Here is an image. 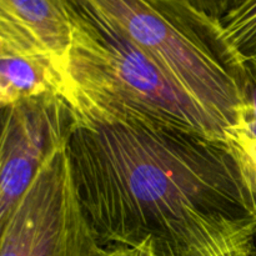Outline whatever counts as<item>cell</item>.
Returning <instances> with one entry per match:
<instances>
[{
  "mask_svg": "<svg viewBox=\"0 0 256 256\" xmlns=\"http://www.w3.org/2000/svg\"><path fill=\"white\" fill-rule=\"evenodd\" d=\"M72 42L62 98L80 125H130L225 140L229 128L84 0H64Z\"/></svg>",
  "mask_w": 256,
  "mask_h": 256,
  "instance_id": "7a4b0ae2",
  "label": "cell"
},
{
  "mask_svg": "<svg viewBox=\"0 0 256 256\" xmlns=\"http://www.w3.org/2000/svg\"><path fill=\"white\" fill-rule=\"evenodd\" d=\"M96 256H155L154 250L150 246H124V245H110L104 246Z\"/></svg>",
  "mask_w": 256,
  "mask_h": 256,
  "instance_id": "4fadbf2b",
  "label": "cell"
},
{
  "mask_svg": "<svg viewBox=\"0 0 256 256\" xmlns=\"http://www.w3.org/2000/svg\"><path fill=\"white\" fill-rule=\"evenodd\" d=\"M102 246L182 256L209 222L256 219V198L225 140L130 125H75L68 142Z\"/></svg>",
  "mask_w": 256,
  "mask_h": 256,
  "instance_id": "6da1fadb",
  "label": "cell"
},
{
  "mask_svg": "<svg viewBox=\"0 0 256 256\" xmlns=\"http://www.w3.org/2000/svg\"><path fill=\"white\" fill-rule=\"evenodd\" d=\"M2 109L0 220L26 192L46 158L69 142L76 125L70 105L56 94Z\"/></svg>",
  "mask_w": 256,
  "mask_h": 256,
  "instance_id": "5b68a950",
  "label": "cell"
},
{
  "mask_svg": "<svg viewBox=\"0 0 256 256\" xmlns=\"http://www.w3.org/2000/svg\"><path fill=\"white\" fill-rule=\"evenodd\" d=\"M0 222V256H96L104 248L80 200L68 142Z\"/></svg>",
  "mask_w": 256,
  "mask_h": 256,
  "instance_id": "277c9868",
  "label": "cell"
},
{
  "mask_svg": "<svg viewBox=\"0 0 256 256\" xmlns=\"http://www.w3.org/2000/svg\"><path fill=\"white\" fill-rule=\"evenodd\" d=\"M225 35L245 60L256 59V0H244L222 19Z\"/></svg>",
  "mask_w": 256,
  "mask_h": 256,
  "instance_id": "9c48e42d",
  "label": "cell"
},
{
  "mask_svg": "<svg viewBox=\"0 0 256 256\" xmlns=\"http://www.w3.org/2000/svg\"><path fill=\"white\" fill-rule=\"evenodd\" d=\"M189 2L202 12L222 20L244 0H189Z\"/></svg>",
  "mask_w": 256,
  "mask_h": 256,
  "instance_id": "7c38bea8",
  "label": "cell"
},
{
  "mask_svg": "<svg viewBox=\"0 0 256 256\" xmlns=\"http://www.w3.org/2000/svg\"><path fill=\"white\" fill-rule=\"evenodd\" d=\"M112 20L228 128L242 109L246 60L222 20L189 0H84Z\"/></svg>",
  "mask_w": 256,
  "mask_h": 256,
  "instance_id": "3957f363",
  "label": "cell"
},
{
  "mask_svg": "<svg viewBox=\"0 0 256 256\" xmlns=\"http://www.w3.org/2000/svg\"><path fill=\"white\" fill-rule=\"evenodd\" d=\"M250 256H256V234L254 236V240H252V254Z\"/></svg>",
  "mask_w": 256,
  "mask_h": 256,
  "instance_id": "9a60e30c",
  "label": "cell"
},
{
  "mask_svg": "<svg viewBox=\"0 0 256 256\" xmlns=\"http://www.w3.org/2000/svg\"><path fill=\"white\" fill-rule=\"evenodd\" d=\"M256 122V59L245 62V78L242 86V109L238 124Z\"/></svg>",
  "mask_w": 256,
  "mask_h": 256,
  "instance_id": "8fae6325",
  "label": "cell"
},
{
  "mask_svg": "<svg viewBox=\"0 0 256 256\" xmlns=\"http://www.w3.org/2000/svg\"><path fill=\"white\" fill-rule=\"evenodd\" d=\"M225 142L239 165L248 188L256 198V142L230 128L225 134Z\"/></svg>",
  "mask_w": 256,
  "mask_h": 256,
  "instance_id": "30bf717a",
  "label": "cell"
},
{
  "mask_svg": "<svg viewBox=\"0 0 256 256\" xmlns=\"http://www.w3.org/2000/svg\"><path fill=\"white\" fill-rule=\"evenodd\" d=\"M70 42L64 0H0V49L39 55L64 68Z\"/></svg>",
  "mask_w": 256,
  "mask_h": 256,
  "instance_id": "8992f818",
  "label": "cell"
},
{
  "mask_svg": "<svg viewBox=\"0 0 256 256\" xmlns=\"http://www.w3.org/2000/svg\"><path fill=\"white\" fill-rule=\"evenodd\" d=\"M230 129L245 135L249 139H252L256 142V122H250V124H238L232 126Z\"/></svg>",
  "mask_w": 256,
  "mask_h": 256,
  "instance_id": "5bb4252c",
  "label": "cell"
},
{
  "mask_svg": "<svg viewBox=\"0 0 256 256\" xmlns=\"http://www.w3.org/2000/svg\"><path fill=\"white\" fill-rule=\"evenodd\" d=\"M255 234V218L215 220L198 232L182 256H250Z\"/></svg>",
  "mask_w": 256,
  "mask_h": 256,
  "instance_id": "ba28073f",
  "label": "cell"
},
{
  "mask_svg": "<svg viewBox=\"0 0 256 256\" xmlns=\"http://www.w3.org/2000/svg\"><path fill=\"white\" fill-rule=\"evenodd\" d=\"M62 68L48 58L0 49V104L2 108L56 94L62 98Z\"/></svg>",
  "mask_w": 256,
  "mask_h": 256,
  "instance_id": "52a82bcc",
  "label": "cell"
}]
</instances>
